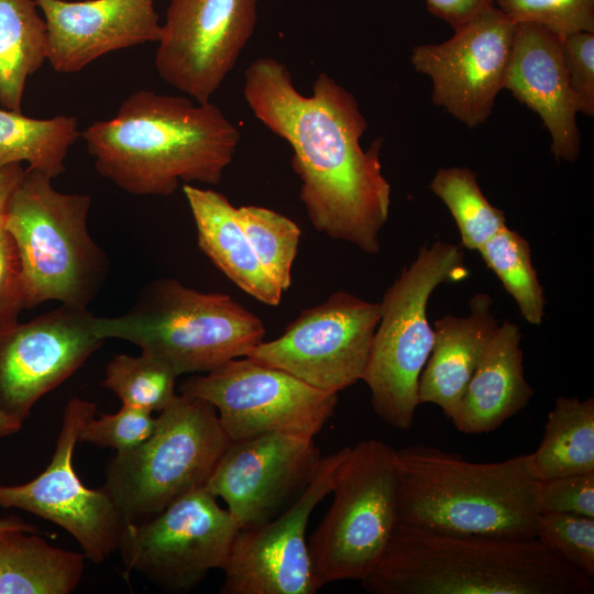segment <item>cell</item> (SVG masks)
Segmentation results:
<instances>
[{
  "label": "cell",
  "instance_id": "6da1fadb",
  "mask_svg": "<svg viewBox=\"0 0 594 594\" xmlns=\"http://www.w3.org/2000/svg\"><path fill=\"white\" fill-rule=\"evenodd\" d=\"M243 96L253 114L292 146L300 200L312 227L377 254L391 186L380 160L383 139L367 150L360 143L367 121L355 97L327 73L304 96L288 67L270 56L249 65Z\"/></svg>",
  "mask_w": 594,
  "mask_h": 594
},
{
  "label": "cell",
  "instance_id": "7a4b0ae2",
  "mask_svg": "<svg viewBox=\"0 0 594 594\" xmlns=\"http://www.w3.org/2000/svg\"><path fill=\"white\" fill-rule=\"evenodd\" d=\"M97 172L139 196H168L180 182L217 185L235 154L240 131L210 101L139 90L109 120L80 134Z\"/></svg>",
  "mask_w": 594,
  "mask_h": 594
},
{
  "label": "cell",
  "instance_id": "3957f363",
  "mask_svg": "<svg viewBox=\"0 0 594 594\" xmlns=\"http://www.w3.org/2000/svg\"><path fill=\"white\" fill-rule=\"evenodd\" d=\"M373 594H592L593 579L538 539L441 532L396 524L361 581Z\"/></svg>",
  "mask_w": 594,
  "mask_h": 594
},
{
  "label": "cell",
  "instance_id": "277c9868",
  "mask_svg": "<svg viewBox=\"0 0 594 594\" xmlns=\"http://www.w3.org/2000/svg\"><path fill=\"white\" fill-rule=\"evenodd\" d=\"M397 524L505 539L536 538L538 480L528 454L474 463L425 444L396 450Z\"/></svg>",
  "mask_w": 594,
  "mask_h": 594
},
{
  "label": "cell",
  "instance_id": "5b68a950",
  "mask_svg": "<svg viewBox=\"0 0 594 594\" xmlns=\"http://www.w3.org/2000/svg\"><path fill=\"white\" fill-rule=\"evenodd\" d=\"M94 329L103 340L138 345L177 376L249 356L265 336L263 321L230 295L201 293L172 278L147 285L128 312L96 317Z\"/></svg>",
  "mask_w": 594,
  "mask_h": 594
},
{
  "label": "cell",
  "instance_id": "8992f818",
  "mask_svg": "<svg viewBox=\"0 0 594 594\" xmlns=\"http://www.w3.org/2000/svg\"><path fill=\"white\" fill-rule=\"evenodd\" d=\"M48 175L25 168L3 222L21 260L26 308L46 300L86 307L107 272L88 232L91 198L56 190Z\"/></svg>",
  "mask_w": 594,
  "mask_h": 594
},
{
  "label": "cell",
  "instance_id": "52a82bcc",
  "mask_svg": "<svg viewBox=\"0 0 594 594\" xmlns=\"http://www.w3.org/2000/svg\"><path fill=\"white\" fill-rule=\"evenodd\" d=\"M468 276L461 246L438 241L421 246L417 257L385 292L361 380L371 391L375 414L392 427L410 428L420 405L419 377L435 339L427 319L431 294L443 283Z\"/></svg>",
  "mask_w": 594,
  "mask_h": 594
},
{
  "label": "cell",
  "instance_id": "ba28073f",
  "mask_svg": "<svg viewBox=\"0 0 594 594\" xmlns=\"http://www.w3.org/2000/svg\"><path fill=\"white\" fill-rule=\"evenodd\" d=\"M151 436L117 453L106 468L102 488L125 522H141L182 496L206 486L231 443L216 408L179 394L155 417Z\"/></svg>",
  "mask_w": 594,
  "mask_h": 594
},
{
  "label": "cell",
  "instance_id": "9c48e42d",
  "mask_svg": "<svg viewBox=\"0 0 594 594\" xmlns=\"http://www.w3.org/2000/svg\"><path fill=\"white\" fill-rule=\"evenodd\" d=\"M396 449L377 439L350 448L331 493L333 502L308 547L319 590L363 581L381 560L397 524Z\"/></svg>",
  "mask_w": 594,
  "mask_h": 594
},
{
  "label": "cell",
  "instance_id": "30bf717a",
  "mask_svg": "<svg viewBox=\"0 0 594 594\" xmlns=\"http://www.w3.org/2000/svg\"><path fill=\"white\" fill-rule=\"evenodd\" d=\"M205 487L176 499L141 522H127L118 551L135 571L172 592L193 588L212 569H223L239 527Z\"/></svg>",
  "mask_w": 594,
  "mask_h": 594
},
{
  "label": "cell",
  "instance_id": "8fae6325",
  "mask_svg": "<svg viewBox=\"0 0 594 594\" xmlns=\"http://www.w3.org/2000/svg\"><path fill=\"white\" fill-rule=\"evenodd\" d=\"M179 392L210 403L231 441L266 432L315 438L338 403L337 393L316 388L250 356L188 378Z\"/></svg>",
  "mask_w": 594,
  "mask_h": 594
},
{
  "label": "cell",
  "instance_id": "7c38bea8",
  "mask_svg": "<svg viewBox=\"0 0 594 594\" xmlns=\"http://www.w3.org/2000/svg\"><path fill=\"white\" fill-rule=\"evenodd\" d=\"M380 318V302L340 290L304 309L280 337L262 341L249 356L338 394L362 378Z\"/></svg>",
  "mask_w": 594,
  "mask_h": 594
},
{
  "label": "cell",
  "instance_id": "4fadbf2b",
  "mask_svg": "<svg viewBox=\"0 0 594 594\" xmlns=\"http://www.w3.org/2000/svg\"><path fill=\"white\" fill-rule=\"evenodd\" d=\"M95 414L94 403L72 398L51 462L28 483L0 484V507L19 508L56 524L77 540L86 559L101 564L117 551L127 522L105 490L86 487L73 465L80 432Z\"/></svg>",
  "mask_w": 594,
  "mask_h": 594
},
{
  "label": "cell",
  "instance_id": "5bb4252c",
  "mask_svg": "<svg viewBox=\"0 0 594 594\" xmlns=\"http://www.w3.org/2000/svg\"><path fill=\"white\" fill-rule=\"evenodd\" d=\"M350 451L321 458L301 494L276 517L239 529L222 569V594H315L318 592L306 530L315 507L331 493Z\"/></svg>",
  "mask_w": 594,
  "mask_h": 594
},
{
  "label": "cell",
  "instance_id": "9a60e30c",
  "mask_svg": "<svg viewBox=\"0 0 594 594\" xmlns=\"http://www.w3.org/2000/svg\"><path fill=\"white\" fill-rule=\"evenodd\" d=\"M258 0H169L155 68L168 85L210 101L254 34Z\"/></svg>",
  "mask_w": 594,
  "mask_h": 594
},
{
  "label": "cell",
  "instance_id": "2e32d148",
  "mask_svg": "<svg viewBox=\"0 0 594 594\" xmlns=\"http://www.w3.org/2000/svg\"><path fill=\"white\" fill-rule=\"evenodd\" d=\"M516 23L495 4L451 38L413 48L414 68L431 79V99L469 128L484 123L504 89Z\"/></svg>",
  "mask_w": 594,
  "mask_h": 594
},
{
  "label": "cell",
  "instance_id": "e0dca14e",
  "mask_svg": "<svg viewBox=\"0 0 594 594\" xmlns=\"http://www.w3.org/2000/svg\"><path fill=\"white\" fill-rule=\"evenodd\" d=\"M314 437L266 432L231 441L205 488L227 504L239 529L265 522L307 487L321 460Z\"/></svg>",
  "mask_w": 594,
  "mask_h": 594
},
{
  "label": "cell",
  "instance_id": "ac0fdd59",
  "mask_svg": "<svg viewBox=\"0 0 594 594\" xmlns=\"http://www.w3.org/2000/svg\"><path fill=\"white\" fill-rule=\"evenodd\" d=\"M86 307L62 304L0 333V408L23 420L102 345Z\"/></svg>",
  "mask_w": 594,
  "mask_h": 594
},
{
  "label": "cell",
  "instance_id": "d6986e66",
  "mask_svg": "<svg viewBox=\"0 0 594 594\" xmlns=\"http://www.w3.org/2000/svg\"><path fill=\"white\" fill-rule=\"evenodd\" d=\"M47 29V61L74 74L118 50L158 42L154 0H35Z\"/></svg>",
  "mask_w": 594,
  "mask_h": 594
},
{
  "label": "cell",
  "instance_id": "ffe728a7",
  "mask_svg": "<svg viewBox=\"0 0 594 594\" xmlns=\"http://www.w3.org/2000/svg\"><path fill=\"white\" fill-rule=\"evenodd\" d=\"M504 89L541 118L557 158L574 162L579 157V109L559 36L536 24H516Z\"/></svg>",
  "mask_w": 594,
  "mask_h": 594
},
{
  "label": "cell",
  "instance_id": "44dd1931",
  "mask_svg": "<svg viewBox=\"0 0 594 594\" xmlns=\"http://www.w3.org/2000/svg\"><path fill=\"white\" fill-rule=\"evenodd\" d=\"M520 341L516 323L497 327L450 418L459 431H494L528 405L534 389L524 376Z\"/></svg>",
  "mask_w": 594,
  "mask_h": 594
},
{
  "label": "cell",
  "instance_id": "7402d4cb",
  "mask_svg": "<svg viewBox=\"0 0 594 594\" xmlns=\"http://www.w3.org/2000/svg\"><path fill=\"white\" fill-rule=\"evenodd\" d=\"M487 294L470 299V315L435 321L430 355L419 377V404L431 403L451 418L491 337L498 327Z\"/></svg>",
  "mask_w": 594,
  "mask_h": 594
},
{
  "label": "cell",
  "instance_id": "603a6c76",
  "mask_svg": "<svg viewBox=\"0 0 594 594\" xmlns=\"http://www.w3.org/2000/svg\"><path fill=\"white\" fill-rule=\"evenodd\" d=\"M199 249L241 290L258 301L277 306L282 289L266 274L235 216V207L215 190L184 184Z\"/></svg>",
  "mask_w": 594,
  "mask_h": 594
},
{
  "label": "cell",
  "instance_id": "cb8c5ba5",
  "mask_svg": "<svg viewBox=\"0 0 594 594\" xmlns=\"http://www.w3.org/2000/svg\"><path fill=\"white\" fill-rule=\"evenodd\" d=\"M34 534H0V594L74 592L84 575L85 554L53 547Z\"/></svg>",
  "mask_w": 594,
  "mask_h": 594
},
{
  "label": "cell",
  "instance_id": "d4e9b609",
  "mask_svg": "<svg viewBox=\"0 0 594 594\" xmlns=\"http://www.w3.org/2000/svg\"><path fill=\"white\" fill-rule=\"evenodd\" d=\"M538 481L594 472V399L559 396L538 449L528 454Z\"/></svg>",
  "mask_w": 594,
  "mask_h": 594
},
{
  "label": "cell",
  "instance_id": "484cf974",
  "mask_svg": "<svg viewBox=\"0 0 594 594\" xmlns=\"http://www.w3.org/2000/svg\"><path fill=\"white\" fill-rule=\"evenodd\" d=\"M47 59V29L35 0H0V103L21 112L29 76Z\"/></svg>",
  "mask_w": 594,
  "mask_h": 594
},
{
  "label": "cell",
  "instance_id": "4316f807",
  "mask_svg": "<svg viewBox=\"0 0 594 594\" xmlns=\"http://www.w3.org/2000/svg\"><path fill=\"white\" fill-rule=\"evenodd\" d=\"M80 134L76 117L35 119L0 109V166L26 162L28 168L55 178L65 170L64 161Z\"/></svg>",
  "mask_w": 594,
  "mask_h": 594
},
{
  "label": "cell",
  "instance_id": "83f0119b",
  "mask_svg": "<svg viewBox=\"0 0 594 594\" xmlns=\"http://www.w3.org/2000/svg\"><path fill=\"white\" fill-rule=\"evenodd\" d=\"M431 191L451 212L461 235L462 245L479 250L506 228L504 212L490 204L468 167L440 168L430 183Z\"/></svg>",
  "mask_w": 594,
  "mask_h": 594
},
{
  "label": "cell",
  "instance_id": "f1b7e54d",
  "mask_svg": "<svg viewBox=\"0 0 594 594\" xmlns=\"http://www.w3.org/2000/svg\"><path fill=\"white\" fill-rule=\"evenodd\" d=\"M477 252L516 301L522 318L535 326L542 322L546 299L532 266L527 240L508 227L496 233Z\"/></svg>",
  "mask_w": 594,
  "mask_h": 594
},
{
  "label": "cell",
  "instance_id": "f546056e",
  "mask_svg": "<svg viewBox=\"0 0 594 594\" xmlns=\"http://www.w3.org/2000/svg\"><path fill=\"white\" fill-rule=\"evenodd\" d=\"M237 219L266 274L282 289L292 284V266L301 231L286 216L260 206L235 208Z\"/></svg>",
  "mask_w": 594,
  "mask_h": 594
},
{
  "label": "cell",
  "instance_id": "4dcf8cb0",
  "mask_svg": "<svg viewBox=\"0 0 594 594\" xmlns=\"http://www.w3.org/2000/svg\"><path fill=\"white\" fill-rule=\"evenodd\" d=\"M177 375L160 360L142 353L114 355L106 367L102 385L124 405L161 411L176 397Z\"/></svg>",
  "mask_w": 594,
  "mask_h": 594
},
{
  "label": "cell",
  "instance_id": "1f68e13d",
  "mask_svg": "<svg viewBox=\"0 0 594 594\" xmlns=\"http://www.w3.org/2000/svg\"><path fill=\"white\" fill-rule=\"evenodd\" d=\"M536 539L593 579L594 518L556 512L539 513Z\"/></svg>",
  "mask_w": 594,
  "mask_h": 594
},
{
  "label": "cell",
  "instance_id": "d6a6232c",
  "mask_svg": "<svg viewBox=\"0 0 594 594\" xmlns=\"http://www.w3.org/2000/svg\"><path fill=\"white\" fill-rule=\"evenodd\" d=\"M514 23L547 29L561 40L576 32L594 33V0H495Z\"/></svg>",
  "mask_w": 594,
  "mask_h": 594
},
{
  "label": "cell",
  "instance_id": "836d02e7",
  "mask_svg": "<svg viewBox=\"0 0 594 594\" xmlns=\"http://www.w3.org/2000/svg\"><path fill=\"white\" fill-rule=\"evenodd\" d=\"M155 421L151 411L122 404L114 414L91 417L82 428L79 440L121 453L143 443L153 432Z\"/></svg>",
  "mask_w": 594,
  "mask_h": 594
},
{
  "label": "cell",
  "instance_id": "e575fe53",
  "mask_svg": "<svg viewBox=\"0 0 594 594\" xmlns=\"http://www.w3.org/2000/svg\"><path fill=\"white\" fill-rule=\"evenodd\" d=\"M539 513L556 512L594 518V472L538 481Z\"/></svg>",
  "mask_w": 594,
  "mask_h": 594
},
{
  "label": "cell",
  "instance_id": "d590c367",
  "mask_svg": "<svg viewBox=\"0 0 594 594\" xmlns=\"http://www.w3.org/2000/svg\"><path fill=\"white\" fill-rule=\"evenodd\" d=\"M562 53L579 112L594 116V33L576 32L562 38Z\"/></svg>",
  "mask_w": 594,
  "mask_h": 594
},
{
  "label": "cell",
  "instance_id": "8d00e7d4",
  "mask_svg": "<svg viewBox=\"0 0 594 594\" xmlns=\"http://www.w3.org/2000/svg\"><path fill=\"white\" fill-rule=\"evenodd\" d=\"M26 308L21 260L11 234L0 227V333L16 324Z\"/></svg>",
  "mask_w": 594,
  "mask_h": 594
},
{
  "label": "cell",
  "instance_id": "74e56055",
  "mask_svg": "<svg viewBox=\"0 0 594 594\" xmlns=\"http://www.w3.org/2000/svg\"><path fill=\"white\" fill-rule=\"evenodd\" d=\"M430 13L457 30L481 11L495 4V0H426Z\"/></svg>",
  "mask_w": 594,
  "mask_h": 594
},
{
  "label": "cell",
  "instance_id": "f35d334b",
  "mask_svg": "<svg viewBox=\"0 0 594 594\" xmlns=\"http://www.w3.org/2000/svg\"><path fill=\"white\" fill-rule=\"evenodd\" d=\"M25 168L20 163L0 166V227L3 226L11 197L24 176Z\"/></svg>",
  "mask_w": 594,
  "mask_h": 594
},
{
  "label": "cell",
  "instance_id": "ab89813d",
  "mask_svg": "<svg viewBox=\"0 0 594 594\" xmlns=\"http://www.w3.org/2000/svg\"><path fill=\"white\" fill-rule=\"evenodd\" d=\"M12 530H23L28 532H38L36 526L28 524L21 520L19 517L10 516L0 518V534L12 531Z\"/></svg>",
  "mask_w": 594,
  "mask_h": 594
},
{
  "label": "cell",
  "instance_id": "60d3db41",
  "mask_svg": "<svg viewBox=\"0 0 594 594\" xmlns=\"http://www.w3.org/2000/svg\"><path fill=\"white\" fill-rule=\"evenodd\" d=\"M22 421L0 408V439L18 432Z\"/></svg>",
  "mask_w": 594,
  "mask_h": 594
}]
</instances>
